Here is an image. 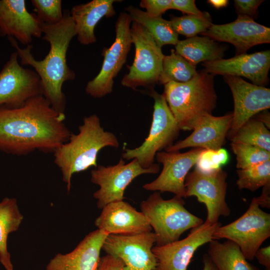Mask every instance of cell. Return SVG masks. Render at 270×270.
Instances as JSON below:
<instances>
[{
	"mask_svg": "<svg viewBox=\"0 0 270 270\" xmlns=\"http://www.w3.org/2000/svg\"><path fill=\"white\" fill-rule=\"evenodd\" d=\"M257 198L260 206L270 208V184L263 186L261 195Z\"/></svg>",
	"mask_w": 270,
	"mask_h": 270,
	"instance_id": "cell-40",
	"label": "cell"
},
{
	"mask_svg": "<svg viewBox=\"0 0 270 270\" xmlns=\"http://www.w3.org/2000/svg\"><path fill=\"white\" fill-rule=\"evenodd\" d=\"M227 173L222 168L206 173L196 168L189 172L184 180L186 198L194 196L207 210L205 222L214 224L220 216H228L230 210L226 202Z\"/></svg>",
	"mask_w": 270,
	"mask_h": 270,
	"instance_id": "cell-11",
	"label": "cell"
},
{
	"mask_svg": "<svg viewBox=\"0 0 270 270\" xmlns=\"http://www.w3.org/2000/svg\"><path fill=\"white\" fill-rule=\"evenodd\" d=\"M205 72L214 76H244L253 84L264 86L269 82L270 50L236 55L228 58L205 62L202 64Z\"/></svg>",
	"mask_w": 270,
	"mask_h": 270,
	"instance_id": "cell-18",
	"label": "cell"
},
{
	"mask_svg": "<svg viewBox=\"0 0 270 270\" xmlns=\"http://www.w3.org/2000/svg\"><path fill=\"white\" fill-rule=\"evenodd\" d=\"M171 9L187 15H201L204 12L197 8L194 0H172Z\"/></svg>",
	"mask_w": 270,
	"mask_h": 270,
	"instance_id": "cell-37",
	"label": "cell"
},
{
	"mask_svg": "<svg viewBox=\"0 0 270 270\" xmlns=\"http://www.w3.org/2000/svg\"><path fill=\"white\" fill-rule=\"evenodd\" d=\"M232 120V113L220 116L206 115L200 119L189 136L164 150L176 152L188 148L218 150L225 143Z\"/></svg>",
	"mask_w": 270,
	"mask_h": 270,
	"instance_id": "cell-22",
	"label": "cell"
},
{
	"mask_svg": "<svg viewBox=\"0 0 270 270\" xmlns=\"http://www.w3.org/2000/svg\"><path fill=\"white\" fill-rule=\"evenodd\" d=\"M260 206L258 198H254L241 216L215 230L214 240L232 241L240 248L247 260H253L256 252L270 236V214Z\"/></svg>",
	"mask_w": 270,
	"mask_h": 270,
	"instance_id": "cell-7",
	"label": "cell"
},
{
	"mask_svg": "<svg viewBox=\"0 0 270 270\" xmlns=\"http://www.w3.org/2000/svg\"><path fill=\"white\" fill-rule=\"evenodd\" d=\"M231 142L250 144L270 152V132L260 121L252 118L230 138Z\"/></svg>",
	"mask_w": 270,
	"mask_h": 270,
	"instance_id": "cell-29",
	"label": "cell"
},
{
	"mask_svg": "<svg viewBox=\"0 0 270 270\" xmlns=\"http://www.w3.org/2000/svg\"><path fill=\"white\" fill-rule=\"evenodd\" d=\"M124 266L120 258L106 254L100 257L97 270H122Z\"/></svg>",
	"mask_w": 270,
	"mask_h": 270,
	"instance_id": "cell-38",
	"label": "cell"
},
{
	"mask_svg": "<svg viewBox=\"0 0 270 270\" xmlns=\"http://www.w3.org/2000/svg\"><path fill=\"white\" fill-rule=\"evenodd\" d=\"M196 66L172 49L170 55H164L158 82L165 84L173 82L184 83L190 80L198 74Z\"/></svg>",
	"mask_w": 270,
	"mask_h": 270,
	"instance_id": "cell-28",
	"label": "cell"
},
{
	"mask_svg": "<svg viewBox=\"0 0 270 270\" xmlns=\"http://www.w3.org/2000/svg\"><path fill=\"white\" fill-rule=\"evenodd\" d=\"M270 113L266 110L260 112V114H256V117H253L260 121L269 130L270 126Z\"/></svg>",
	"mask_w": 270,
	"mask_h": 270,
	"instance_id": "cell-41",
	"label": "cell"
},
{
	"mask_svg": "<svg viewBox=\"0 0 270 270\" xmlns=\"http://www.w3.org/2000/svg\"><path fill=\"white\" fill-rule=\"evenodd\" d=\"M159 171L157 164L144 168L136 159L126 164L122 158L115 165L97 166L90 172V180L100 187L93 194L98 208L102 209L110 202L124 200L125 190L134 179L143 174H156Z\"/></svg>",
	"mask_w": 270,
	"mask_h": 270,
	"instance_id": "cell-10",
	"label": "cell"
},
{
	"mask_svg": "<svg viewBox=\"0 0 270 270\" xmlns=\"http://www.w3.org/2000/svg\"><path fill=\"white\" fill-rule=\"evenodd\" d=\"M94 224L108 234L130 236L152 230L144 214L124 200L110 202L104 207Z\"/></svg>",
	"mask_w": 270,
	"mask_h": 270,
	"instance_id": "cell-20",
	"label": "cell"
},
{
	"mask_svg": "<svg viewBox=\"0 0 270 270\" xmlns=\"http://www.w3.org/2000/svg\"><path fill=\"white\" fill-rule=\"evenodd\" d=\"M65 119L42 95L18 107H0V150L18 156L54 152L72 134Z\"/></svg>",
	"mask_w": 270,
	"mask_h": 270,
	"instance_id": "cell-1",
	"label": "cell"
},
{
	"mask_svg": "<svg viewBox=\"0 0 270 270\" xmlns=\"http://www.w3.org/2000/svg\"><path fill=\"white\" fill-rule=\"evenodd\" d=\"M126 10L132 22L146 28L160 48L166 44L176 46L178 42V34L173 29L170 20L162 16H151L146 12L132 6H128Z\"/></svg>",
	"mask_w": 270,
	"mask_h": 270,
	"instance_id": "cell-27",
	"label": "cell"
},
{
	"mask_svg": "<svg viewBox=\"0 0 270 270\" xmlns=\"http://www.w3.org/2000/svg\"><path fill=\"white\" fill-rule=\"evenodd\" d=\"M116 0H92L74 6L70 16L74 22L78 40L84 45L96 41L94 29L104 17L109 18L116 14L113 4Z\"/></svg>",
	"mask_w": 270,
	"mask_h": 270,
	"instance_id": "cell-23",
	"label": "cell"
},
{
	"mask_svg": "<svg viewBox=\"0 0 270 270\" xmlns=\"http://www.w3.org/2000/svg\"><path fill=\"white\" fill-rule=\"evenodd\" d=\"M16 52H12L0 72V107H18L42 95L38 75L20 64Z\"/></svg>",
	"mask_w": 270,
	"mask_h": 270,
	"instance_id": "cell-12",
	"label": "cell"
},
{
	"mask_svg": "<svg viewBox=\"0 0 270 270\" xmlns=\"http://www.w3.org/2000/svg\"><path fill=\"white\" fill-rule=\"evenodd\" d=\"M214 76L202 70L188 82L164 84L162 94L180 130H192L202 117L212 114L217 100Z\"/></svg>",
	"mask_w": 270,
	"mask_h": 270,
	"instance_id": "cell-4",
	"label": "cell"
},
{
	"mask_svg": "<svg viewBox=\"0 0 270 270\" xmlns=\"http://www.w3.org/2000/svg\"><path fill=\"white\" fill-rule=\"evenodd\" d=\"M132 20L126 12H121L115 24L116 38L112 45L104 48V60L99 73L89 81L86 92L94 98H101L112 92L114 78L125 64L132 44L130 34Z\"/></svg>",
	"mask_w": 270,
	"mask_h": 270,
	"instance_id": "cell-9",
	"label": "cell"
},
{
	"mask_svg": "<svg viewBox=\"0 0 270 270\" xmlns=\"http://www.w3.org/2000/svg\"><path fill=\"white\" fill-rule=\"evenodd\" d=\"M201 34L215 41L232 44L236 55L246 54L254 46L270 42V28L243 16H238L230 23L212 24Z\"/></svg>",
	"mask_w": 270,
	"mask_h": 270,
	"instance_id": "cell-17",
	"label": "cell"
},
{
	"mask_svg": "<svg viewBox=\"0 0 270 270\" xmlns=\"http://www.w3.org/2000/svg\"><path fill=\"white\" fill-rule=\"evenodd\" d=\"M208 244V254L218 270H260L249 263L232 241L212 240Z\"/></svg>",
	"mask_w": 270,
	"mask_h": 270,
	"instance_id": "cell-26",
	"label": "cell"
},
{
	"mask_svg": "<svg viewBox=\"0 0 270 270\" xmlns=\"http://www.w3.org/2000/svg\"><path fill=\"white\" fill-rule=\"evenodd\" d=\"M170 23L174 30L188 38L196 36L206 32L213 24L208 12L201 15H184L171 18Z\"/></svg>",
	"mask_w": 270,
	"mask_h": 270,
	"instance_id": "cell-31",
	"label": "cell"
},
{
	"mask_svg": "<svg viewBox=\"0 0 270 270\" xmlns=\"http://www.w3.org/2000/svg\"><path fill=\"white\" fill-rule=\"evenodd\" d=\"M226 48L212 38L195 36L178 40L176 52L192 65L222 58Z\"/></svg>",
	"mask_w": 270,
	"mask_h": 270,
	"instance_id": "cell-24",
	"label": "cell"
},
{
	"mask_svg": "<svg viewBox=\"0 0 270 270\" xmlns=\"http://www.w3.org/2000/svg\"><path fill=\"white\" fill-rule=\"evenodd\" d=\"M228 0H208V2L216 9L226 7L228 4Z\"/></svg>",
	"mask_w": 270,
	"mask_h": 270,
	"instance_id": "cell-43",
	"label": "cell"
},
{
	"mask_svg": "<svg viewBox=\"0 0 270 270\" xmlns=\"http://www.w3.org/2000/svg\"><path fill=\"white\" fill-rule=\"evenodd\" d=\"M149 90L148 94L154 100L149 134L140 146L126 148L122 154L123 159H136L144 168H149L154 164L156 153L172 145L180 131L163 94L154 88Z\"/></svg>",
	"mask_w": 270,
	"mask_h": 270,
	"instance_id": "cell-6",
	"label": "cell"
},
{
	"mask_svg": "<svg viewBox=\"0 0 270 270\" xmlns=\"http://www.w3.org/2000/svg\"><path fill=\"white\" fill-rule=\"evenodd\" d=\"M236 174L238 188L254 192L270 184V160L246 168L238 169Z\"/></svg>",
	"mask_w": 270,
	"mask_h": 270,
	"instance_id": "cell-30",
	"label": "cell"
},
{
	"mask_svg": "<svg viewBox=\"0 0 270 270\" xmlns=\"http://www.w3.org/2000/svg\"><path fill=\"white\" fill-rule=\"evenodd\" d=\"M259 264L265 267V270H270V246L260 248L254 254Z\"/></svg>",
	"mask_w": 270,
	"mask_h": 270,
	"instance_id": "cell-39",
	"label": "cell"
},
{
	"mask_svg": "<svg viewBox=\"0 0 270 270\" xmlns=\"http://www.w3.org/2000/svg\"><path fill=\"white\" fill-rule=\"evenodd\" d=\"M203 148H194L185 152H159L156 155L162 170L159 176L142 188L147 190L174 193L182 198H186L185 178L191 168L195 165Z\"/></svg>",
	"mask_w": 270,
	"mask_h": 270,
	"instance_id": "cell-15",
	"label": "cell"
},
{
	"mask_svg": "<svg viewBox=\"0 0 270 270\" xmlns=\"http://www.w3.org/2000/svg\"><path fill=\"white\" fill-rule=\"evenodd\" d=\"M183 198L177 196L164 200L155 192L140 204L156 236V246H162L179 240L186 230L196 227L203 220L184 207Z\"/></svg>",
	"mask_w": 270,
	"mask_h": 270,
	"instance_id": "cell-5",
	"label": "cell"
},
{
	"mask_svg": "<svg viewBox=\"0 0 270 270\" xmlns=\"http://www.w3.org/2000/svg\"><path fill=\"white\" fill-rule=\"evenodd\" d=\"M236 158V168L244 169L270 160V152L250 144L231 142Z\"/></svg>",
	"mask_w": 270,
	"mask_h": 270,
	"instance_id": "cell-32",
	"label": "cell"
},
{
	"mask_svg": "<svg viewBox=\"0 0 270 270\" xmlns=\"http://www.w3.org/2000/svg\"><path fill=\"white\" fill-rule=\"evenodd\" d=\"M130 34L135 56L121 84L134 90L140 86L150 90L158 82L164 54L152 35L140 24L132 22Z\"/></svg>",
	"mask_w": 270,
	"mask_h": 270,
	"instance_id": "cell-8",
	"label": "cell"
},
{
	"mask_svg": "<svg viewBox=\"0 0 270 270\" xmlns=\"http://www.w3.org/2000/svg\"><path fill=\"white\" fill-rule=\"evenodd\" d=\"M222 226L218 222H204L192 228L186 237L162 246H154L152 250L156 260L155 270H186L198 248L214 240L215 230Z\"/></svg>",
	"mask_w": 270,
	"mask_h": 270,
	"instance_id": "cell-13",
	"label": "cell"
},
{
	"mask_svg": "<svg viewBox=\"0 0 270 270\" xmlns=\"http://www.w3.org/2000/svg\"><path fill=\"white\" fill-rule=\"evenodd\" d=\"M234 102V110L227 137L231 138L248 120L270 108V89L248 82L239 76H224Z\"/></svg>",
	"mask_w": 270,
	"mask_h": 270,
	"instance_id": "cell-16",
	"label": "cell"
},
{
	"mask_svg": "<svg viewBox=\"0 0 270 270\" xmlns=\"http://www.w3.org/2000/svg\"><path fill=\"white\" fill-rule=\"evenodd\" d=\"M42 38L50 46L49 52L40 60H36L32 52V45L20 48L16 40L8 39L15 48L22 66H30L38 75L42 83V95L52 107L58 112L64 113L66 98L62 92L65 82L74 80V72L67 64L66 54L72 38L76 36L74 24L70 11L64 10L62 20L54 24H42Z\"/></svg>",
	"mask_w": 270,
	"mask_h": 270,
	"instance_id": "cell-2",
	"label": "cell"
},
{
	"mask_svg": "<svg viewBox=\"0 0 270 270\" xmlns=\"http://www.w3.org/2000/svg\"><path fill=\"white\" fill-rule=\"evenodd\" d=\"M116 135L106 131L96 114L85 117L78 127V132L71 134L68 140L54 152V162L60 168L63 181L70 192L74 174L85 171L97 165L99 152L107 146L118 148Z\"/></svg>",
	"mask_w": 270,
	"mask_h": 270,
	"instance_id": "cell-3",
	"label": "cell"
},
{
	"mask_svg": "<svg viewBox=\"0 0 270 270\" xmlns=\"http://www.w3.org/2000/svg\"><path fill=\"white\" fill-rule=\"evenodd\" d=\"M263 0H234V6L238 16H248L254 20L257 18L258 9Z\"/></svg>",
	"mask_w": 270,
	"mask_h": 270,
	"instance_id": "cell-36",
	"label": "cell"
},
{
	"mask_svg": "<svg viewBox=\"0 0 270 270\" xmlns=\"http://www.w3.org/2000/svg\"><path fill=\"white\" fill-rule=\"evenodd\" d=\"M41 23L27 10L24 0H0V36L28 46L34 37L40 38Z\"/></svg>",
	"mask_w": 270,
	"mask_h": 270,
	"instance_id": "cell-19",
	"label": "cell"
},
{
	"mask_svg": "<svg viewBox=\"0 0 270 270\" xmlns=\"http://www.w3.org/2000/svg\"><path fill=\"white\" fill-rule=\"evenodd\" d=\"M38 20L42 24H54L63 18L61 0H32Z\"/></svg>",
	"mask_w": 270,
	"mask_h": 270,
	"instance_id": "cell-33",
	"label": "cell"
},
{
	"mask_svg": "<svg viewBox=\"0 0 270 270\" xmlns=\"http://www.w3.org/2000/svg\"><path fill=\"white\" fill-rule=\"evenodd\" d=\"M202 270H218L208 254H204L202 258Z\"/></svg>",
	"mask_w": 270,
	"mask_h": 270,
	"instance_id": "cell-42",
	"label": "cell"
},
{
	"mask_svg": "<svg viewBox=\"0 0 270 270\" xmlns=\"http://www.w3.org/2000/svg\"><path fill=\"white\" fill-rule=\"evenodd\" d=\"M172 2V0H142L140 6L146 9V12L149 16L159 17L171 9Z\"/></svg>",
	"mask_w": 270,
	"mask_h": 270,
	"instance_id": "cell-35",
	"label": "cell"
},
{
	"mask_svg": "<svg viewBox=\"0 0 270 270\" xmlns=\"http://www.w3.org/2000/svg\"><path fill=\"white\" fill-rule=\"evenodd\" d=\"M156 241L152 232L130 236L110 234L102 250L120 258L124 264L122 270H155L156 260L152 248Z\"/></svg>",
	"mask_w": 270,
	"mask_h": 270,
	"instance_id": "cell-14",
	"label": "cell"
},
{
	"mask_svg": "<svg viewBox=\"0 0 270 270\" xmlns=\"http://www.w3.org/2000/svg\"><path fill=\"white\" fill-rule=\"evenodd\" d=\"M24 219L15 198H4L0 202V262L6 270H13L8 249V235L18 230Z\"/></svg>",
	"mask_w": 270,
	"mask_h": 270,
	"instance_id": "cell-25",
	"label": "cell"
},
{
	"mask_svg": "<svg viewBox=\"0 0 270 270\" xmlns=\"http://www.w3.org/2000/svg\"><path fill=\"white\" fill-rule=\"evenodd\" d=\"M228 160V153L224 148L203 149L196 162L195 168L203 172H212L220 169Z\"/></svg>",
	"mask_w": 270,
	"mask_h": 270,
	"instance_id": "cell-34",
	"label": "cell"
},
{
	"mask_svg": "<svg viewBox=\"0 0 270 270\" xmlns=\"http://www.w3.org/2000/svg\"><path fill=\"white\" fill-rule=\"evenodd\" d=\"M108 235L98 229L90 232L72 252L56 254L46 270H97L100 252Z\"/></svg>",
	"mask_w": 270,
	"mask_h": 270,
	"instance_id": "cell-21",
	"label": "cell"
}]
</instances>
